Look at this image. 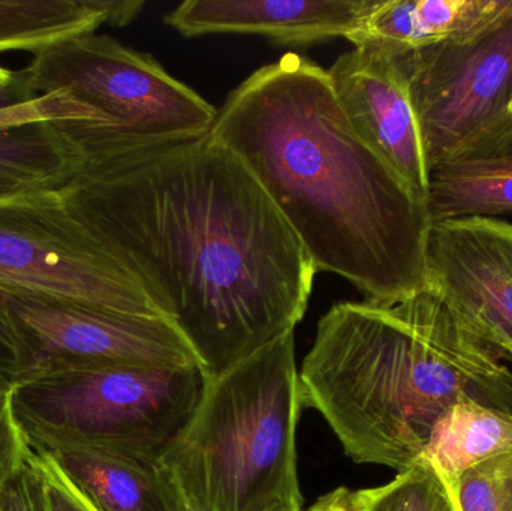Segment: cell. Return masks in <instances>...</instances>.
Listing matches in <instances>:
<instances>
[{
    "instance_id": "obj_1",
    "label": "cell",
    "mask_w": 512,
    "mask_h": 511,
    "mask_svg": "<svg viewBox=\"0 0 512 511\" xmlns=\"http://www.w3.org/2000/svg\"><path fill=\"white\" fill-rule=\"evenodd\" d=\"M78 156L65 203L140 282L209 378L294 332L318 270L233 150L209 132Z\"/></svg>"
},
{
    "instance_id": "obj_2",
    "label": "cell",
    "mask_w": 512,
    "mask_h": 511,
    "mask_svg": "<svg viewBox=\"0 0 512 511\" xmlns=\"http://www.w3.org/2000/svg\"><path fill=\"white\" fill-rule=\"evenodd\" d=\"M210 135L254 174L318 272L378 305L427 287V203L358 137L321 66L295 53L262 66Z\"/></svg>"
},
{
    "instance_id": "obj_3",
    "label": "cell",
    "mask_w": 512,
    "mask_h": 511,
    "mask_svg": "<svg viewBox=\"0 0 512 511\" xmlns=\"http://www.w3.org/2000/svg\"><path fill=\"white\" fill-rule=\"evenodd\" d=\"M298 395L349 458L402 473L457 402L512 414V372L426 287L394 305H334L319 321Z\"/></svg>"
},
{
    "instance_id": "obj_4",
    "label": "cell",
    "mask_w": 512,
    "mask_h": 511,
    "mask_svg": "<svg viewBox=\"0 0 512 511\" xmlns=\"http://www.w3.org/2000/svg\"><path fill=\"white\" fill-rule=\"evenodd\" d=\"M301 410L294 332L210 378L194 419L164 458L189 509L301 507Z\"/></svg>"
},
{
    "instance_id": "obj_5",
    "label": "cell",
    "mask_w": 512,
    "mask_h": 511,
    "mask_svg": "<svg viewBox=\"0 0 512 511\" xmlns=\"http://www.w3.org/2000/svg\"><path fill=\"white\" fill-rule=\"evenodd\" d=\"M198 363L179 368L62 369L9 395L30 453L95 449L165 458L209 384Z\"/></svg>"
},
{
    "instance_id": "obj_6",
    "label": "cell",
    "mask_w": 512,
    "mask_h": 511,
    "mask_svg": "<svg viewBox=\"0 0 512 511\" xmlns=\"http://www.w3.org/2000/svg\"><path fill=\"white\" fill-rule=\"evenodd\" d=\"M26 72L38 95L63 93L95 111L104 128L57 122L78 153L165 146L212 131L218 111L150 54L107 35L78 36L36 54Z\"/></svg>"
},
{
    "instance_id": "obj_7",
    "label": "cell",
    "mask_w": 512,
    "mask_h": 511,
    "mask_svg": "<svg viewBox=\"0 0 512 511\" xmlns=\"http://www.w3.org/2000/svg\"><path fill=\"white\" fill-rule=\"evenodd\" d=\"M430 171L512 156V0L459 38L397 54Z\"/></svg>"
},
{
    "instance_id": "obj_8",
    "label": "cell",
    "mask_w": 512,
    "mask_h": 511,
    "mask_svg": "<svg viewBox=\"0 0 512 511\" xmlns=\"http://www.w3.org/2000/svg\"><path fill=\"white\" fill-rule=\"evenodd\" d=\"M0 291L164 317L62 191L0 201Z\"/></svg>"
},
{
    "instance_id": "obj_9",
    "label": "cell",
    "mask_w": 512,
    "mask_h": 511,
    "mask_svg": "<svg viewBox=\"0 0 512 511\" xmlns=\"http://www.w3.org/2000/svg\"><path fill=\"white\" fill-rule=\"evenodd\" d=\"M3 297L32 354L36 375L62 369L179 368L198 363L167 318L24 294Z\"/></svg>"
},
{
    "instance_id": "obj_10",
    "label": "cell",
    "mask_w": 512,
    "mask_h": 511,
    "mask_svg": "<svg viewBox=\"0 0 512 511\" xmlns=\"http://www.w3.org/2000/svg\"><path fill=\"white\" fill-rule=\"evenodd\" d=\"M427 287L501 359L512 362L511 222H433L427 240Z\"/></svg>"
},
{
    "instance_id": "obj_11",
    "label": "cell",
    "mask_w": 512,
    "mask_h": 511,
    "mask_svg": "<svg viewBox=\"0 0 512 511\" xmlns=\"http://www.w3.org/2000/svg\"><path fill=\"white\" fill-rule=\"evenodd\" d=\"M349 125L426 201L429 167L408 83L393 54L355 47L327 71Z\"/></svg>"
},
{
    "instance_id": "obj_12",
    "label": "cell",
    "mask_w": 512,
    "mask_h": 511,
    "mask_svg": "<svg viewBox=\"0 0 512 511\" xmlns=\"http://www.w3.org/2000/svg\"><path fill=\"white\" fill-rule=\"evenodd\" d=\"M373 0H188L165 15L183 36L254 33L282 45L349 38Z\"/></svg>"
},
{
    "instance_id": "obj_13",
    "label": "cell",
    "mask_w": 512,
    "mask_h": 511,
    "mask_svg": "<svg viewBox=\"0 0 512 511\" xmlns=\"http://www.w3.org/2000/svg\"><path fill=\"white\" fill-rule=\"evenodd\" d=\"M57 122L104 126L95 111L63 93L0 113V201L62 191L77 176L80 156Z\"/></svg>"
},
{
    "instance_id": "obj_14",
    "label": "cell",
    "mask_w": 512,
    "mask_h": 511,
    "mask_svg": "<svg viewBox=\"0 0 512 511\" xmlns=\"http://www.w3.org/2000/svg\"><path fill=\"white\" fill-rule=\"evenodd\" d=\"M96 511H191L164 458L95 449L41 453Z\"/></svg>"
},
{
    "instance_id": "obj_15",
    "label": "cell",
    "mask_w": 512,
    "mask_h": 511,
    "mask_svg": "<svg viewBox=\"0 0 512 511\" xmlns=\"http://www.w3.org/2000/svg\"><path fill=\"white\" fill-rule=\"evenodd\" d=\"M510 5L511 0H373L348 41L397 56L469 35Z\"/></svg>"
},
{
    "instance_id": "obj_16",
    "label": "cell",
    "mask_w": 512,
    "mask_h": 511,
    "mask_svg": "<svg viewBox=\"0 0 512 511\" xmlns=\"http://www.w3.org/2000/svg\"><path fill=\"white\" fill-rule=\"evenodd\" d=\"M141 0H0V53L39 54L102 24L125 26L143 8Z\"/></svg>"
},
{
    "instance_id": "obj_17",
    "label": "cell",
    "mask_w": 512,
    "mask_h": 511,
    "mask_svg": "<svg viewBox=\"0 0 512 511\" xmlns=\"http://www.w3.org/2000/svg\"><path fill=\"white\" fill-rule=\"evenodd\" d=\"M508 452H512V414L460 401L436 422L420 461L451 486L469 468Z\"/></svg>"
},
{
    "instance_id": "obj_18",
    "label": "cell",
    "mask_w": 512,
    "mask_h": 511,
    "mask_svg": "<svg viewBox=\"0 0 512 511\" xmlns=\"http://www.w3.org/2000/svg\"><path fill=\"white\" fill-rule=\"evenodd\" d=\"M430 221L512 216V156L466 159L430 171Z\"/></svg>"
},
{
    "instance_id": "obj_19",
    "label": "cell",
    "mask_w": 512,
    "mask_h": 511,
    "mask_svg": "<svg viewBox=\"0 0 512 511\" xmlns=\"http://www.w3.org/2000/svg\"><path fill=\"white\" fill-rule=\"evenodd\" d=\"M358 511H457L450 489L427 462L378 488L357 491Z\"/></svg>"
},
{
    "instance_id": "obj_20",
    "label": "cell",
    "mask_w": 512,
    "mask_h": 511,
    "mask_svg": "<svg viewBox=\"0 0 512 511\" xmlns=\"http://www.w3.org/2000/svg\"><path fill=\"white\" fill-rule=\"evenodd\" d=\"M447 488L457 511H512V452L469 468Z\"/></svg>"
},
{
    "instance_id": "obj_21",
    "label": "cell",
    "mask_w": 512,
    "mask_h": 511,
    "mask_svg": "<svg viewBox=\"0 0 512 511\" xmlns=\"http://www.w3.org/2000/svg\"><path fill=\"white\" fill-rule=\"evenodd\" d=\"M35 375L32 354L0 291V393L11 395L15 387Z\"/></svg>"
},
{
    "instance_id": "obj_22",
    "label": "cell",
    "mask_w": 512,
    "mask_h": 511,
    "mask_svg": "<svg viewBox=\"0 0 512 511\" xmlns=\"http://www.w3.org/2000/svg\"><path fill=\"white\" fill-rule=\"evenodd\" d=\"M0 511H50L44 479L30 456L0 491Z\"/></svg>"
},
{
    "instance_id": "obj_23",
    "label": "cell",
    "mask_w": 512,
    "mask_h": 511,
    "mask_svg": "<svg viewBox=\"0 0 512 511\" xmlns=\"http://www.w3.org/2000/svg\"><path fill=\"white\" fill-rule=\"evenodd\" d=\"M29 450L12 417L9 395L0 393V491L24 467Z\"/></svg>"
},
{
    "instance_id": "obj_24",
    "label": "cell",
    "mask_w": 512,
    "mask_h": 511,
    "mask_svg": "<svg viewBox=\"0 0 512 511\" xmlns=\"http://www.w3.org/2000/svg\"><path fill=\"white\" fill-rule=\"evenodd\" d=\"M29 456L41 471L50 511H96L50 458L41 453L29 452Z\"/></svg>"
},
{
    "instance_id": "obj_25",
    "label": "cell",
    "mask_w": 512,
    "mask_h": 511,
    "mask_svg": "<svg viewBox=\"0 0 512 511\" xmlns=\"http://www.w3.org/2000/svg\"><path fill=\"white\" fill-rule=\"evenodd\" d=\"M39 96L26 69L12 71L0 66V113L29 104Z\"/></svg>"
},
{
    "instance_id": "obj_26",
    "label": "cell",
    "mask_w": 512,
    "mask_h": 511,
    "mask_svg": "<svg viewBox=\"0 0 512 511\" xmlns=\"http://www.w3.org/2000/svg\"><path fill=\"white\" fill-rule=\"evenodd\" d=\"M303 511H358L357 492L339 488L319 498L312 507Z\"/></svg>"
},
{
    "instance_id": "obj_27",
    "label": "cell",
    "mask_w": 512,
    "mask_h": 511,
    "mask_svg": "<svg viewBox=\"0 0 512 511\" xmlns=\"http://www.w3.org/2000/svg\"><path fill=\"white\" fill-rule=\"evenodd\" d=\"M268 511H303V507H300V506H283V507H276V509L268 510Z\"/></svg>"
}]
</instances>
